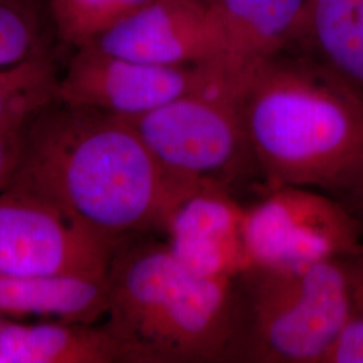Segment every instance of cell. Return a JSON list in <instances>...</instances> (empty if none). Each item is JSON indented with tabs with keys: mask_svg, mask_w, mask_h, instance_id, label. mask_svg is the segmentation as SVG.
<instances>
[{
	"mask_svg": "<svg viewBox=\"0 0 363 363\" xmlns=\"http://www.w3.org/2000/svg\"><path fill=\"white\" fill-rule=\"evenodd\" d=\"M7 187L33 195L105 238L164 232L191 193L169 181L128 120L62 104L23 130Z\"/></svg>",
	"mask_w": 363,
	"mask_h": 363,
	"instance_id": "obj_1",
	"label": "cell"
},
{
	"mask_svg": "<svg viewBox=\"0 0 363 363\" xmlns=\"http://www.w3.org/2000/svg\"><path fill=\"white\" fill-rule=\"evenodd\" d=\"M247 70L241 115L267 189L337 191L363 159V96L307 54Z\"/></svg>",
	"mask_w": 363,
	"mask_h": 363,
	"instance_id": "obj_2",
	"label": "cell"
},
{
	"mask_svg": "<svg viewBox=\"0 0 363 363\" xmlns=\"http://www.w3.org/2000/svg\"><path fill=\"white\" fill-rule=\"evenodd\" d=\"M232 280L190 272L151 234L120 240L103 325L120 363L223 362Z\"/></svg>",
	"mask_w": 363,
	"mask_h": 363,
	"instance_id": "obj_3",
	"label": "cell"
},
{
	"mask_svg": "<svg viewBox=\"0 0 363 363\" xmlns=\"http://www.w3.org/2000/svg\"><path fill=\"white\" fill-rule=\"evenodd\" d=\"M347 256L238 273L223 362L325 363L350 315Z\"/></svg>",
	"mask_w": 363,
	"mask_h": 363,
	"instance_id": "obj_4",
	"label": "cell"
},
{
	"mask_svg": "<svg viewBox=\"0 0 363 363\" xmlns=\"http://www.w3.org/2000/svg\"><path fill=\"white\" fill-rule=\"evenodd\" d=\"M244 73H228L148 113L125 118L169 181L189 193L205 184L228 187L240 169L253 163L241 115Z\"/></svg>",
	"mask_w": 363,
	"mask_h": 363,
	"instance_id": "obj_5",
	"label": "cell"
},
{
	"mask_svg": "<svg viewBox=\"0 0 363 363\" xmlns=\"http://www.w3.org/2000/svg\"><path fill=\"white\" fill-rule=\"evenodd\" d=\"M361 226L337 199L284 186L245 208L242 237L249 265L286 268L354 253Z\"/></svg>",
	"mask_w": 363,
	"mask_h": 363,
	"instance_id": "obj_6",
	"label": "cell"
},
{
	"mask_svg": "<svg viewBox=\"0 0 363 363\" xmlns=\"http://www.w3.org/2000/svg\"><path fill=\"white\" fill-rule=\"evenodd\" d=\"M116 244L33 195L0 193V273L106 281Z\"/></svg>",
	"mask_w": 363,
	"mask_h": 363,
	"instance_id": "obj_7",
	"label": "cell"
},
{
	"mask_svg": "<svg viewBox=\"0 0 363 363\" xmlns=\"http://www.w3.org/2000/svg\"><path fill=\"white\" fill-rule=\"evenodd\" d=\"M60 76L58 101L132 118L206 86L228 73L216 66L147 64L84 45Z\"/></svg>",
	"mask_w": 363,
	"mask_h": 363,
	"instance_id": "obj_8",
	"label": "cell"
},
{
	"mask_svg": "<svg viewBox=\"0 0 363 363\" xmlns=\"http://www.w3.org/2000/svg\"><path fill=\"white\" fill-rule=\"evenodd\" d=\"M89 45L147 64L216 66L234 72L216 15L196 0H150Z\"/></svg>",
	"mask_w": 363,
	"mask_h": 363,
	"instance_id": "obj_9",
	"label": "cell"
},
{
	"mask_svg": "<svg viewBox=\"0 0 363 363\" xmlns=\"http://www.w3.org/2000/svg\"><path fill=\"white\" fill-rule=\"evenodd\" d=\"M244 211L228 187H198L169 217L164 230L169 250L198 276L234 279L249 267L242 237Z\"/></svg>",
	"mask_w": 363,
	"mask_h": 363,
	"instance_id": "obj_10",
	"label": "cell"
},
{
	"mask_svg": "<svg viewBox=\"0 0 363 363\" xmlns=\"http://www.w3.org/2000/svg\"><path fill=\"white\" fill-rule=\"evenodd\" d=\"M306 0H213L229 64L242 73L294 42Z\"/></svg>",
	"mask_w": 363,
	"mask_h": 363,
	"instance_id": "obj_11",
	"label": "cell"
},
{
	"mask_svg": "<svg viewBox=\"0 0 363 363\" xmlns=\"http://www.w3.org/2000/svg\"><path fill=\"white\" fill-rule=\"evenodd\" d=\"M108 308L106 281L0 273V318L94 325Z\"/></svg>",
	"mask_w": 363,
	"mask_h": 363,
	"instance_id": "obj_12",
	"label": "cell"
},
{
	"mask_svg": "<svg viewBox=\"0 0 363 363\" xmlns=\"http://www.w3.org/2000/svg\"><path fill=\"white\" fill-rule=\"evenodd\" d=\"M120 363L103 327L0 318V363Z\"/></svg>",
	"mask_w": 363,
	"mask_h": 363,
	"instance_id": "obj_13",
	"label": "cell"
},
{
	"mask_svg": "<svg viewBox=\"0 0 363 363\" xmlns=\"http://www.w3.org/2000/svg\"><path fill=\"white\" fill-rule=\"evenodd\" d=\"M294 42L363 96V0H306Z\"/></svg>",
	"mask_w": 363,
	"mask_h": 363,
	"instance_id": "obj_14",
	"label": "cell"
},
{
	"mask_svg": "<svg viewBox=\"0 0 363 363\" xmlns=\"http://www.w3.org/2000/svg\"><path fill=\"white\" fill-rule=\"evenodd\" d=\"M58 85L50 52L0 67V135L26 130L34 117L58 100Z\"/></svg>",
	"mask_w": 363,
	"mask_h": 363,
	"instance_id": "obj_15",
	"label": "cell"
},
{
	"mask_svg": "<svg viewBox=\"0 0 363 363\" xmlns=\"http://www.w3.org/2000/svg\"><path fill=\"white\" fill-rule=\"evenodd\" d=\"M150 0H49L60 39L77 49Z\"/></svg>",
	"mask_w": 363,
	"mask_h": 363,
	"instance_id": "obj_16",
	"label": "cell"
},
{
	"mask_svg": "<svg viewBox=\"0 0 363 363\" xmlns=\"http://www.w3.org/2000/svg\"><path fill=\"white\" fill-rule=\"evenodd\" d=\"M49 52L38 13L30 0H0V67Z\"/></svg>",
	"mask_w": 363,
	"mask_h": 363,
	"instance_id": "obj_17",
	"label": "cell"
},
{
	"mask_svg": "<svg viewBox=\"0 0 363 363\" xmlns=\"http://www.w3.org/2000/svg\"><path fill=\"white\" fill-rule=\"evenodd\" d=\"M351 271V308L346 325L325 363H363V256H347Z\"/></svg>",
	"mask_w": 363,
	"mask_h": 363,
	"instance_id": "obj_18",
	"label": "cell"
},
{
	"mask_svg": "<svg viewBox=\"0 0 363 363\" xmlns=\"http://www.w3.org/2000/svg\"><path fill=\"white\" fill-rule=\"evenodd\" d=\"M335 193L337 201L363 223V159Z\"/></svg>",
	"mask_w": 363,
	"mask_h": 363,
	"instance_id": "obj_19",
	"label": "cell"
},
{
	"mask_svg": "<svg viewBox=\"0 0 363 363\" xmlns=\"http://www.w3.org/2000/svg\"><path fill=\"white\" fill-rule=\"evenodd\" d=\"M22 135L23 132L0 135V193L7 187L16 167Z\"/></svg>",
	"mask_w": 363,
	"mask_h": 363,
	"instance_id": "obj_20",
	"label": "cell"
},
{
	"mask_svg": "<svg viewBox=\"0 0 363 363\" xmlns=\"http://www.w3.org/2000/svg\"><path fill=\"white\" fill-rule=\"evenodd\" d=\"M196 1H199V3H203V4H210L213 0H196Z\"/></svg>",
	"mask_w": 363,
	"mask_h": 363,
	"instance_id": "obj_21",
	"label": "cell"
},
{
	"mask_svg": "<svg viewBox=\"0 0 363 363\" xmlns=\"http://www.w3.org/2000/svg\"><path fill=\"white\" fill-rule=\"evenodd\" d=\"M357 252H358V253H359V255H362L363 256V244H361V247H358V249H357Z\"/></svg>",
	"mask_w": 363,
	"mask_h": 363,
	"instance_id": "obj_22",
	"label": "cell"
}]
</instances>
